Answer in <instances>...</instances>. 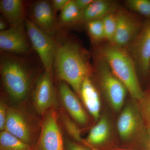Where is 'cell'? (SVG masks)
I'll list each match as a JSON object with an SVG mask.
<instances>
[{
  "mask_svg": "<svg viewBox=\"0 0 150 150\" xmlns=\"http://www.w3.org/2000/svg\"><path fill=\"white\" fill-rule=\"evenodd\" d=\"M59 118L62 122L65 131L74 141L81 144L86 145L85 141L83 139L81 136L80 130L76 122L71 118L68 113L61 110L59 114Z\"/></svg>",
  "mask_w": 150,
  "mask_h": 150,
  "instance_id": "obj_21",
  "label": "cell"
},
{
  "mask_svg": "<svg viewBox=\"0 0 150 150\" xmlns=\"http://www.w3.org/2000/svg\"><path fill=\"white\" fill-rule=\"evenodd\" d=\"M83 12L78 8L74 0L69 2L61 11L59 16L60 23L64 25H69L81 21Z\"/></svg>",
  "mask_w": 150,
  "mask_h": 150,
  "instance_id": "obj_20",
  "label": "cell"
},
{
  "mask_svg": "<svg viewBox=\"0 0 150 150\" xmlns=\"http://www.w3.org/2000/svg\"><path fill=\"white\" fill-rule=\"evenodd\" d=\"M30 43L24 22L0 31V49L6 54L25 55L30 50Z\"/></svg>",
  "mask_w": 150,
  "mask_h": 150,
  "instance_id": "obj_8",
  "label": "cell"
},
{
  "mask_svg": "<svg viewBox=\"0 0 150 150\" xmlns=\"http://www.w3.org/2000/svg\"><path fill=\"white\" fill-rule=\"evenodd\" d=\"M102 57L110 67L112 72L124 84L134 99L139 101L144 93L139 82L134 59L124 49L109 44L101 51Z\"/></svg>",
  "mask_w": 150,
  "mask_h": 150,
  "instance_id": "obj_3",
  "label": "cell"
},
{
  "mask_svg": "<svg viewBox=\"0 0 150 150\" xmlns=\"http://www.w3.org/2000/svg\"><path fill=\"white\" fill-rule=\"evenodd\" d=\"M7 22L3 18L0 19V31H3L7 29Z\"/></svg>",
  "mask_w": 150,
  "mask_h": 150,
  "instance_id": "obj_30",
  "label": "cell"
},
{
  "mask_svg": "<svg viewBox=\"0 0 150 150\" xmlns=\"http://www.w3.org/2000/svg\"><path fill=\"white\" fill-rule=\"evenodd\" d=\"M139 108L143 118L145 119L147 124H150V91L144 93V97L139 101Z\"/></svg>",
  "mask_w": 150,
  "mask_h": 150,
  "instance_id": "obj_25",
  "label": "cell"
},
{
  "mask_svg": "<svg viewBox=\"0 0 150 150\" xmlns=\"http://www.w3.org/2000/svg\"><path fill=\"white\" fill-rule=\"evenodd\" d=\"M24 24L31 46L39 56L45 71L52 75L57 48L53 36L42 31L29 19L25 20Z\"/></svg>",
  "mask_w": 150,
  "mask_h": 150,
  "instance_id": "obj_5",
  "label": "cell"
},
{
  "mask_svg": "<svg viewBox=\"0 0 150 150\" xmlns=\"http://www.w3.org/2000/svg\"><path fill=\"white\" fill-rule=\"evenodd\" d=\"M33 145L28 144L6 130L0 133V150H35Z\"/></svg>",
  "mask_w": 150,
  "mask_h": 150,
  "instance_id": "obj_19",
  "label": "cell"
},
{
  "mask_svg": "<svg viewBox=\"0 0 150 150\" xmlns=\"http://www.w3.org/2000/svg\"><path fill=\"white\" fill-rule=\"evenodd\" d=\"M97 66L99 83L103 93L112 109L120 111L125 101L127 88L113 74L103 57L98 60Z\"/></svg>",
  "mask_w": 150,
  "mask_h": 150,
  "instance_id": "obj_4",
  "label": "cell"
},
{
  "mask_svg": "<svg viewBox=\"0 0 150 150\" xmlns=\"http://www.w3.org/2000/svg\"><path fill=\"white\" fill-rule=\"evenodd\" d=\"M86 23L87 31L93 42L96 43L105 40L102 19L92 21Z\"/></svg>",
  "mask_w": 150,
  "mask_h": 150,
  "instance_id": "obj_22",
  "label": "cell"
},
{
  "mask_svg": "<svg viewBox=\"0 0 150 150\" xmlns=\"http://www.w3.org/2000/svg\"><path fill=\"white\" fill-rule=\"evenodd\" d=\"M70 0H53L51 3L55 12L61 11L69 2Z\"/></svg>",
  "mask_w": 150,
  "mask_h": 150,
  "instance_id": "obj_28",
  "label": "cell"
},
{
  "mask_svg": "<svg viewBox=\"0 0 150 150\" xmlns=\"http://www.w3.org/2000/svg\"><path fill=\"white\" fill-rule=\"evenodd\" d=\"M128 150V149H118V150Z\"/></svg>",
  "mask_w": 150,
  "mask_h": 150,
  "instance_id": "obj_32",
  "label": "cell"
},
{
  "mask_svg": "<svg viewBox=\"0 0 150 150\" xmlns=\"http://www.w3.org/2000/svg\"><path fill=\"white\" fill-rule=\"evenodd\" d=\"M132 58L136 66L144 75L150 69V20L142 27L131 43Z\"/></svg>",
  "mask_w": 150,
  "mask_h": 150,
  "instance_id": "obj_12",
  "label": "cell"
},
{
  "mask_svg": "<svg viewBox=\"0 0 150 150\" xmlns=\"http://www.w3.org/2000/svg\"><path fill=\"white\" fill-rule=\"evenodd\" d=\"M140 22L128 12H117L116 32L112 45L124 48L132 43L141 30Z\"/></svg>",
  "mask_w": 150,
  "mask_h": 150,
  "instance_id": "obj_11",
  "label": "cell"
},
{
  "mask_svg": "<svg viewBox=\"0 0 150 150\" xmlns=\"http://www.w3.org/2000/svg\"><path fill=\"white\" fill-rule=\"evenodd\" d=\"M0 11L10 26L23 22L24 6L21 0H1Z\"/></svg>",
  "mask_w": 150,
  "mask_h": 150,
  "instance_id": "obj_17",
  "label": "cell"
},
{
  "mask_svg": "<svg viewBox=\"0 0 150 150\" xmlns=\"http://www.w3.org/2000/svg\"><path fill=\"white\" fill-rule=\"evenodd\" d=\"M110 134L108 119L105 116L101 117L90 131L85 141L86 145L91 147L102 146L109 139Z\"/></svg>",
  "mask_w": 150,
  "mask_h": 150,
  "instance_id": "obj_18",
  "label": "cell"
},
{
  "mask_svg": "<svg viewBox=\"0 0 150 150\" xmlns=\"http://www.w3.org/2000/svg\"><path fill=\"white\" fill-rule=\"evenodd\" d=\"M76 5L81 11L83 12L93 2L94 0H74Z\"/></svg>",
  "mask_w": 150,
  "mask_h": 150,
  "instance_id": "obj_29",
  "label": "cell"
},
{
  "mask_svg": "<svg viewBox=\"0 0 150 150\" xmlns=\"http://www.w3.org/2000/svg\"><path fill=\"white\" fill-rule=\"evenodd\" d=\"M91 69L86 52L79 44L68 40L57 44L54 64L56 76L77 95L84 80L90 76Z\"/></svg>",
  "mask_w": 150,
  "mask_h": 150,
  "instance_id": "obj_1",
  "label": "cell"
},
{
  "mask_svg": "<svg viewBox=\"0 0 150 150\" xmlns=\"http://www.w3.org/2000/svg\"><path fill=\"white\" fill-rule=\"evenodd\" d=\"M147 138L146 144L148 150H150V124H147Z\"/></svg>",
  "mask_w": 150,
  "mask_h": 150,
  "instance_id": "obj_31",
  "label": "cell"
},
{
  "mask_svg": "<svg viewBox=\"0 0 150 150\" xmlns=\"http://www.w3.org/2000/svg\"><path fill=\"white\" fill-rule=\"evenodd\" d=\"M42 121L38 150H65L64 141L59 123V113L52 108Z\"/></svg>",
  "mask_w": 150,
  "mask_h": 150,
  "instance_id": "obj_6",
  "label": "cell"
},
{
  "mask_svg": "<svg viewBox=\"0 0 150 150\" xmlns=\"http://www.w3.org/2000/svg\"><path fill=\"white\" fill-rule=\"evenodd\" d=\"M143 117L139 107L129 103L123 108L117 123V130L122 141H134L141 134H144L145 127Z\"/></svg>",
  "mask_w": 150,
  "mask_h": 150,
  "instance_id": "obj_7",
  "label": "cell"
},
{
  "mask_svg": "<svg viewBox=\"0 0 150 150\" xmlns=\"http://www.w3.org/2000/svg\"><path fill=\"white\" fill-rule=\"evenodd\" d=\"M59 92L60 99L68 115L76 123L84 126L88 122V117L75 92L69 85L61 81Z\"/></svg>",
  "mask_w": 150,
  "mask_h": 150,
  "instance_id": "obj_14",
  "label": "cell"
},
{
  "mask_svg": "<svg viewBox=\"0 0 150 150\" xmlns=\"http://www.w3.org/2000/svg\"><path fill=\"white\" fill-rule=\"evenodd\" d=\"M126 4L132 10L150 19V0H128Z\"/></svg>",
  "mask_w": 150,
  "mask_h": 150,
  "instance_id": "obj_24",
  "label": "cell"
},
{
  "mask_svg": "<svg viewBox=\"0 0 150 150\" xmlns=\"http://www.w3.org/2000/svg\"><path fill=\"white\" fill-rule=\"evenodd\" d=\"M55 13L51 2L38 1L31 6L30 19H28L42 31L53 36L56 27Z\"/></svg>",
  "mask_w": 150,
  "mask_h": 150,
  "instance_id": "obj_13",
  "label": "cell"
},
{
  "mask_svg": "<svg viewBox=\"0 0 150 150\" xmlns=\"http://www.w3.org/2000/svg\"><path fill=\"white\" fill-rule=\"evenodd\" d=\"M117 6L116 3L112 1L94 0L83 12L81 21L86 23L92 21L102 19L106 16L115 12Z\"/></svg>",
  "mask_w": 150,
  "mask_h": 150,
  "instance_id": "obj_16",
  "label": "cell"
},
{
  "mask_svg": "<svg viewBox=\"0 0 150 150\" xmlns=\"http://www.w3.org/2000/svg\"><path fill=\"white\" fill-rule=\"evenodd\" d=\"M115 12L106 16L102 19L105 38L110 44H111L113 41L117 28V13Z\"/></svg>",
  "mask_w": 150,
  "mask_h": 150,
  "instance_id": "obj_23",
  "label": "cell"
},
{
  "mask_svg": "<svg viewBox=\"0 0 150 150\" xmlns=\"http://www.w3.org/2000/svg\"><path fill=\"white\" fill-rule=\"evenodd\" d=\"M8 106L5 101L1 98V101H0V130L1 131L5 130Z\"/></svg>",
  "mask_w": 150,
  "mask_h": 150,
  "instance_id": "obj_26",
  "label": "cell"
},
{
  "mask_svg": "<svg viewBox=\"0 0 150 150\" xmlns=\"http://www.w3.org/2000/svg\"><path fill=\"white\" fill-rule=\"evenodd\" d=\"M33 100L36 112L42 115L57 106L52 75L46 71H44L36 81L33 94Z\"/></svg>",
  "mask_w": 150,
  "mask_h": 150,
  "instance_id": "obj_9",
  "label": "cell"
},
{
  "mask_svg": "<svg viewBox=\"0 0 150 150\" xmlns=\"http://www.w3.org/2000/svg\"><path fill=\"white\" fill-rule=\"evenodd\" d=\"M5 130L25 143L33 145L34 127L27 114L21 109L8 106Z\"/></svg>",
  "mask_w": 150,
  "mask_h": 150,
  "instance_id": "obj_10",
  "label": "cell"
},
{
  "mask_svg": "<svg viewBox=\"0 0 150 150\" xmlns=\"http://www.w3.org/2000/svg\"><path fill=\"white\" fill-rule=\"evenodd\" d=\"M80 96L86 109L95 121L99 120L100 103L99 93L90 76L85 79L81 86Z\"/></svg>",
  "mask_w": 150,
  "mask_h": 150,
  "instance_id": "obj_15",
  "label": "cell"
},
{
  "mask_svg": "<svg viewBox=\"0 0 150 150\" xmlns=\"http://www.w3.org/2000/svg\"><path fill=\"white\" fill-rule=\"evenodd\" d=\"M64 146L65 150H88L79 143L70 140L65 141Z\"/></svg>",
  "mask_w": 150,
  "mask_h": 150,
  "instance_id": "obj_27",
  "label": "cell"
},
{
  "mask_svg": "<svg viewBox=\"0 0 150 150\" xmlns=\"http://www.w3.org/2000/svg\"><path fill=\"white\" fill-rule=\"evenodd\" d=\"M0 70L3 86L11 98L18 102L26 99L32 82V74L27 64L5 53L1 56Z\"/></svg>",
  "mask_w": 150,
  "mask_h": 150,
  "instance_id": "obj_2",
  "label": "cell"
}]
</instances>
